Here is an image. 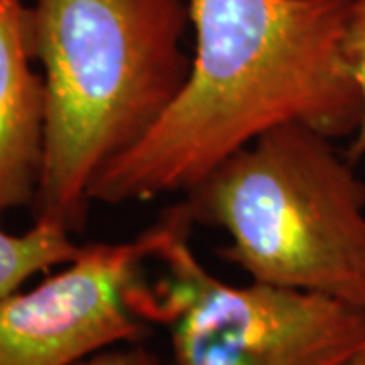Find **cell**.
Wrapping results in <instances>:
<instances>
[{
  "mask_svg": "<svg viewBox=\"0 0 365 365\" xmlns=\"http://www.w3.org/2000/svg\"><path fill=\"white\" fill-rule=\"evenodd\" d=\"M351 0H189L195 55L158 122L108 163L90 201L187 193L284 124L351 138L361 96L343 39Z\"/></svg>",
  "mask_w": 365,
  "mask_h": 365,
  "instance_id": "obj_1",
  "label": "cell"
},
{
  "mask_svg": "<svg viewBox=\"0 0 365 365\" xmlns=\"http://www.w3.org/2000/svg\"><path fill=\"white\" fill-rule=\"evenodd\" d=\"M47 114L37 220L78 232L90 187L165 114L187 79L185 0H31Z\"/></svg>",
  "mask_w": 365,
  "mask_h": 365,
  "instance_id": "obj_2",
  "label": "cell"
},
{
  "mask_svg": "<svg viewBox=\"0 0 365 365\" xmlns=\"http://www.w3.org/2000/svg\"><path fill=\"white\" fill-rule=\"evenodd\" d=\"M335 140L284 124L185 193L193 223L222 227V256L254 282L365 309V185Z\"/></svg>",
  "mask_w": 365,
  "mask_h": 365,
  "instance_id": "obj_3",
  "label": "cell"
},
{
  "mask_svg": "<svg viewBox=\"0 0 365 365\" xmlns=\"http://www.w3.org/2000/svg\"><path fill=\"white\" fill-rule=\"evenodd\" d=\"M193 225L182 203L150 225V258L165 272L130 292L138 319L169 329L173 365H341L364 343L365 309L254 280L223 282L191 250Z\"/></svg>",
  "mask_w": 365,
  "mask_h": 365,
  "instance_id": "obj_4",
  "label": "cell"
},
{
  "mask_svg": "<svg viewBox=\"0 0 365 365\" xmlns=\"http://www.w3.org/2000/svg\"><path fill=\"white\" fill-rule=\"evenodd\" d=\"M150 252V227L130 242L81 246L61 272L0 299V365H76L140 339L130 292Z\"/></svg>",
  "mask_w": 365,
  "mask_h": 365,
  "instance_id": "obj_5",
  "label": "cell"
},
{
  "mask_svg": "<svg viewBox=\"0 0 365 365\" xmlns=\"http://www.w3.org/2000/svg\"><path fill=\"white\" fill-rule=\"evenodd\" d=\"M33 61L31 4L0 0V220L39 191L47 96Z\"/></svg>",
  "mask_w": 365,
  "mask_h": 365,
  "instance_id": "obj_6",
  "label": "cell"
},
{
  "mask_svg": "<svg viewBox=\"0 0 365 365\" xmlns=\"http://www.w3.org/2000/svg\"><path fill=\"white\" fill-rule=\"evenodd\" d=\"M79 250L71 232L47 220H35L25 234H9L0 227V299L16 292L31 276L69 264Z\"/></svg>",
  "mask_w": 365,
  "mask_h": 365,
  "instance_id": "obj_7",
  "label": "cell"
},
{
  "mask_svg": "<svg viewBox=\"0 0 365 365\" xmlns=\"http://www.w3.org/2000/svg\"><path fill=\"white\" fill-rule=\"evenodd\" d=\"M343 47L361 96V122L347 148V157L357 163L359 158L365 157V0H351Z\"/></svg>",
  "mask_w": 365,
  "mask_h": 365,
  "instance_id": "obj_8",
  "label": "cell"
},
{
  "mask_svg": "<svg viewBox=\"0 0 365 365\" xmlns=\"http://www.w3.org/2000/svg\"><path fill=\"white\" fill-rule=\"evenodd\" d=\"M76 365H165L157 353L148 351L138 341L108 347L81 359Z\"/></svg>",
  "mask_w": 365,
  "mask_h": 365,
  "instance_id": "obj_9",
  "label": "cell"
},
{
  "mask_svg": "<svg viewBox=\"0 0 365 365\" xmlns=\"http://www.w3.org/2000/svg\"><path fill=\"white\" fill-rule=\"evenodd\" d=\"M341 365H365V341Z\"/></svg>",
  "mask_w": 365,
  "mask_h": 365,
  "instance_id": "obj_10",
  "label": "cell"
}]
</instances>
